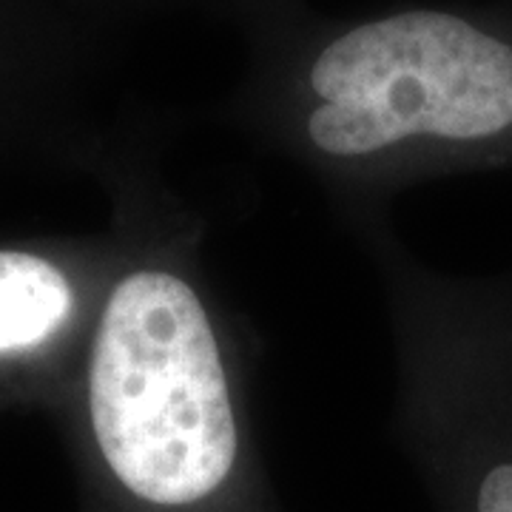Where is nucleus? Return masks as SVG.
<instances>
[{
  "label": "nucleus",
  "mask_w": 512,
  "mask_h": 512,
  "mask_svg": "<svg viewBox=\"0 0 512 512\" xmlns=\"http://www.w3.org/2000/svg\"><path fill=\"white\" fill-rule=\"evenodd\" d=\"M123 259L74 382L86 512H282L254 421L256 339L208 222L160 160L114 168Z\"/></svg>",
  "instance_id": "obj_1"
},
{
  "label": "nucleus",
  "mask_w": 512,
  "mask_h": 512,
  "mask_svg": "<svg viewBox=\"0 0 512 512\" xmlns=\"http://www.w3.org/2000/svg\"><path fill=\"white\" fill-rule=\"evenodd\" d=\"M231 117L302 168L353 234L387 222L404 188L512 168V32L436 6L279 23Z\"/></svg>",
  "instance_id": "obj_2"
},
{
  "label": "nucleus",
  "mask_w": 512,
  "mask_h": 512,
  "mask_svg": "<svg viewBox=\"0 0 512 512\" xmlns=\"http://www.w3.org/2000/svg\"><path fill=\"white\" fill-rule=\"evenodd\" d=\"M365 245L396 353L393 436L433 512H512V274L456 276L373 222Z\"/></svg>",
  "instance_id": "obj_3"
},
{
  "label": "nucleus",
  "mask_w": 512,
  "mask_h": 512,
  "mask_svg": "<svg viewBox=\"0 0 512 512\" xmlns=\"http://www.w3.org/2000/svg\"><path fill=\"white\" fill-rule=\"evenodd\" d=\"M123 259L120 237L92 251L0 248V379H49L86 356Z\"/></svg>",
  "instance_id": "obj_4"
}]
</instances>
